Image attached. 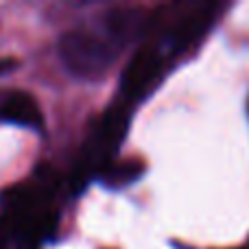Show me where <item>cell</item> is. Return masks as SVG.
Returning <instances> with one entry per match:
<instances>
[{"mask_svg": "<svg viewBox=\"0 0 249 249\" xmlns=\"http://www.w3.org/2000/svg\"><path fill=\"white\" fill-rule=\"evenodd\" d=\"M18 68V61L16 59H0V74H9L11 70Z\"/></svg>", "mask_w": 249, "mask_h": 249, "instance_id": "obj_8", "label": "cell"}, {"mask_svg": "<svg viewBox=\"0 0 249 249\" xmlns=\"http://www.w3.org/2000/svg\"><path fill=\"white\" fill-rule=\"evenodd\" d=\"M214 16V7L212 4H201V7L193 9L188 16H184L179 22H175L171 29V44L177 51H186L190 48L203 33L208 31Z\"/></svg>", "mask_w": 249, "mask_h": 249, "instance_id": "obj_3", "label": "cell"}, {"mask_svg": "<svg viewBox=\"0 0 249 249\" xmlns=\"http://www.w3.org/2000/svg\"><path fill=\"white\" fill-rule=\"evenodd\" d=\"M164 70V59L162 53L153 46V44H146L142 46L136 55L129 59L127 68L123 72L121 79V88L123 94L129 101H138L142 96H146L153 86L158 83V79L162 77Z\"/></svg>", "mask_w": 249, "mask_h": 249, "instance_id": "obj_2", "label": "cell"}, {"mask_svg": "<svg viewBox=\"0 0 249 249\" xmlns=\"http://www.w3.org/2000/svg\"><path fill=\"white\" fill-rule=\"evenodd\" d=\"M0 118L9 123H16L22 124V127H42L44 116H42V109H39L37 101L33 99L31 94L26 92H13L4 99L2 107H0Z\"/></svg>", "mask_w": 249, "mask_h": 249, "instance_id": "obj_5", "label": "cell"}, {"mask_svg": "<svg viewBox=\"0 0 249 249\" xmlns=\"http://www.w3.org/2000/svg\"><path fill=\"white\" fill-rule=\"evenodd\" d=\"M105 26L109 29L112 37L116 39L118 44H127V42H131V39L140 37V35L149 29L151 18L138 7H133V9L121 7L105 16Z\"/></svg>", "mask_w": 249, "mask_h": 249, "instance_id": "obj_4", "label": "cell"}, {"mask_svg": "<svg viewBox=\"0 0 249 249\" xmlns=\"http://www.w3.org/2000/svg\"><path fill=\"white\" fill-rule=\"evenodd\" d=\"M144 173V162L138 158H124V160H112L107 166L101 171V179L109 188H124L140 179Z\"/></svg>", "mask_w": 249, "mask_h": 249, "instance_id": "obj_6", "label": "cell"}, {"mask_svg": "<svg viewBox=\"0 0 249 249\" xmlns=\"http://www.w3.org/2000/svg\"><path fill=\"white\" fill-rule=\"evenodd\" d=\"M59 57L68 72L81 79H96L112 66L114 48L88 31H70L59 39Z\"/></svg>", "mask_w": 249, "mask_h": 249, "instance_id": "obj_1", "label": "cell"}, {"mask_svg": "<svg viewBox=\"0 0 249 249\" xmlns=\"http://www.w3.org/2000/svg\"><path fill=\"white\" fill-rule=\"evenodd\" d=\"M11 241H13L11 225H9L7 216H0V249H9V243Z\"/></svg>", "mask_w": 249, "mask_h": 249, "instance_id": "obj_7", "label": "cell"}]
</instances>
